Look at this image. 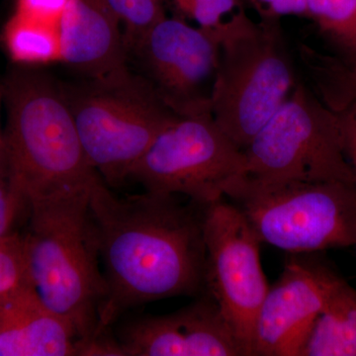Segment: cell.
<instances>
[{
    "instance_id": "484cf974",
    "label": "cell",
    "mask_w": 356,
    "mask_h": 356,
    "mask_svg": "<svg viewBox=\"0 0 356 356\" xmlns=\"http://www.w3.org/2000/svg\"><path fill=\"white\" fill-rule=\"evenodd\" d=\"M2 137L0 136V154H1Z\"/></svg>"
},
{
    "instance_id": "30bf717a",
    "label": "cell",
    "mask_w": 356,
    "mask_h": 356,
    "mask_svg": "<svg viewBox=\"0 0 356 356\" xmlns=\"http://www.w3.org/2000/svg\"><path fill=\"white\" fill-rule=\"evenodd\" d=\"M130 51L156 92L180 117L211 113L219 56L217 27H193L180 18L156 23Z\"/></svg>"
},
{
    "instance_id": "5bb4252c",
    "label": "cell",
    "mask_w": 356,
    "mask_h": 356,
    "mask_svg": "<svg viewBox=\"0 0 356 356\" xmlns=\"http://www.w3.org/2000/svg\"><path fill=\"white\" fill-rule=\"evenodd\" d=\"M79 355L74 330L24 283L0 299V356Z\"/></svg>"
},
{
    "instance_id": "7c38bea8",
    "label": "cell",
    "mask_w": 356,
    "mask_h": 356,
    "mask_svg": "<svg viewBox=\"0 0 356 356\" xmlns=\"http://www.w3.org/2000/svg\"><path fill=\"white\" fill-rule=\"evenodd\" d=\"M114 337L123 356H247L207 293L175 313L123 321Z\"/></svg>"
},
{
    "instance_id": "d4e9b609",
    "label": "cell",
    "mask_w": 356,
    "mask_h": 356,
    "mask_svg": "<svg viewBox=\"0 0 356 356\" xmlns=\"http://www.w3.org/2000/svg\"><path fill=\"white\" fill-rule=\"evenodd\" d=\"M255 2H257V3H262V4H266V6H267V4L269 3V2H270V0H254Z\"/></svg>"
},
{
    "instance_id": "603a6c76",
    "label": "cell",
    "mask_w": 356,
    "mask_h": 356,
    "mask_svg": "<svg viewBox=\"0 0 356 356\" xmlns=\"http://www.w3.org/2000/svg\"><path fill=\"white\" fill-rule=\"evenodd\" d=\"M21 210H26L13 193L6 179L0 177V238L13 234V229Z\"/></svg>"
},
{
    "instance_id": "6da1fadb",
    "label": "cell",
    "mask_w": 356,
    "mask_h": 356,
    "mask_svg": "<svg viewBox=\"0 0 356 356\" xmlns=\"http://www.w3.org/2000/svg\"><path fill=\"white\" fill-rule=\"evenodd\" d=\"M203 208L149 191L119 197L104 180L92 187L89 209L106 285L95 339L136 307L206 294Z\"/></svg>"
},
{
    "instance_id": "e0dca14e",
    "label": "cell",
    "mask_w": 356,
    "mask_h": 356,
    "mask_svg": "<svg viewBox=\"0 0 356 356\" xmlns=\"http://www.w3.org/2000/svg\"><path fill=\"white\" fill-rule=\"evenodd\" d=\"M4 41L11 58L25 65L62 60L58 27L15 13L7 23Z\"/></svg>"
},
{
    "instance_id": "4316f807",
    "label": "cell",
    "mask_w": 356,
    "mask_h": 356,
    "mask_svg": "<svg viewBox=\"0 0 356 356\" xmlns=\"http://www.w3.org/2000/svg\"><path fill=\"white\" fill-rule=\"evenodd\" d=\"M355 247L356 248V245H355Z\"/></svg>"
},
{
    "instance_id": "8fae6325",
    "label": "cell",
    "mask_w": 356,
    "mask_h": 356,
    "mask_svg": "<svg viewBox=\"0 0 356 356\" xmlns=\"http://www.w3.org/2000/svg\"><path fill=\"white\" fill-rule=\"evenodd\" d=\"M337 274L315 259H290L257 313L252 356H301Z\"/></svg>"
},
{
    "instance_id": "ba28073f",
    "label": "cell",
    "mask_w": 356,
    "mask_h": 356,
    "mask_svg": "<svg viewBox=\"0 0 356 356\" xmlns=\"http://www.w3.org/2000/svg\"><path fill=\"white\" fill-rule=\"evenodd\" d=\"M245 175L243 149L212 114L179 117L163 131L138 161L129 179L145 191L186 196L207 206L225 197L234 180Z\"/></svg>"
},
{
    "instance_id": "52a82bcc",
    "label": "cell",
    "mask_w": 356,
    "mask_h": 356,
    "mask_svg": "<svg viewBox=\"0 0 356 356\" xmlns=\"http://www.w3.org/2000/svg\"><path fill=\"white\" fill-rule=\"evenodd\" d=\"M245 175L267 181L355 184L336 112L300 81L243 149Z\"/></svg>"
},
{
    "instance_id": "3957f363",
    "label": "cell",
    "mask_w": 356,
    "mask_h": 356,
    "mask_svg": "<svg viewBox=\"0 0 356 356\" xmlns=\"http://www.w3.org/2000/svg\"><path fill=\"white\" fill-rule=\"evenodd\" d=\"M90 191L32 204L23 236L28 280L74 330L79 355L97 334L106 285L100 268Z\"/></svg>"
},
{
    "instance_id": "7a4b0ae2",
    "label": "cell",
    "mask_w": 356,
    "mask_h": 356,
    "mask_svg": "<svg viewBox=\"0 0 356 356\" xmlns=\"http://www.w3.org/2000/svg\"><path fill=\"white\" fill-rule=\"evenodd\" d=\"M1 154L7 184L30 205L86 193L103 180L89 163L62 86L44 72L15 70L3 88Z\"/></svg>"
},
{
    "instance_id": "5b68a950",
    "label": "cell",
    "mask_w": 356,
    "mask_h": 356,
    "mask_svg": "<svg viewBox=\"0 0 356 356\" xmlns=\"http://www.w3.org/2000/svg\"><path fill=\"white\" fill-rule=\"evenodd\" d=\"M62 89L84 153L109 187L129 179L159 134L180 117L128 67Z\"/></svg>"
},
{
    "instance_id": "ffe728a7",
    "label": "cell",
    "mask_w": 356,
    "mask_h": 356,
    "mask_svg": "<svg viewBox=\"0 0 356 356\" xmlns=\"http://www.w3.org/2000/svg\"><path fill=\"white\" fill-rule=\"evenodd\" d=\"M28 282L23 236L18 234L0 238V299Z\"/></svg>"
},
{
    "instance_id": "44dd1931",
    "label": "cell",
    "mask_w": 356,
    "mask_h": 356,
    "mask_svg": "<svg viewBox=\"0 0 356 356\" xmlns=\"http://www.w3.org/2000/svg\"><path fill=\"white\" fill-rule=\"evenodd\" d=\"M177 8L201 27L214 28L240 7L238 0H173Z\"/></svg>"
},
{
    "instance_id": "9a60e30c",
    "label": "cell",
    "mask_w": 356,
    "mask_h": 356,
    "mask_svg": "<svg viewBox=\"0 0 356 356\" xmlns=\"http://www.w3.org/2000/svg\"><path fill=\"white\" fill-rule=\"evenodd\" d=\"M301 356H356V290L339 274L332 281Z\"/></svg>"
},
{
    "instance_id": "cb8c5ba5",
    "label": "cell",
    "mask_w": 356,
    "mask_h": 356,
    "mask_svg": "<svg viewBox=\"0 0 356 356\" xmlns=\"http://www.w3.org/2000/svg\"><path fill=\"white\" fill-rule=\"evenodd\" d=\"M343 136L344 154L351 170L356 185V102L337 111Z\"/></svg>"
},
{
    "instance_id": "4fadbf2b",
    "label": "cell",
    "mask_w": 356,
    "mask_h": 356,
    "mask_svg": "<svg viewBox=\"0 0 356 356\" xmlns=\"http://www.w3.org/2000/svg\"><path fill=\"white\" fill-rule=\"evenodd\" d=\"M120 26L107 0H70L58 24L62 60L89 79L126 69Z\"/></svg>"
},
{
    "instance_id": "d6986e66",
    "label": "cell",
    "mask_w": 356,
    "mask_h": 356,
    "mask_svg": "<svg viewBox=\"0 0 356 356\" xmlns=\"http://www.w3.org/2000/svg\"><path fill=\"white\" fill-rule=\"evenodd\" d=\"M121 26L130 51L156 23L165 17V0H107Z\"/></svg>"
},
{
    "instance_id": "7402d4cb",
    "label": "cell",
    "mask_w": 356,
    "mask_h": 356,
    "mask_svg": "<svg viewBox=\"0 0 356 356\" xmlns=\"http://www.w3.org/2000/svg\"><path fill=\"white\" fill-rule=\"evenodd\" d=\"M70 0H16L15 13L57 26Z\"/></svg>"
},
{
    "instance_id": "8992f818",
    "label": "cell",
    "mask_w": 356,
    "mask_h": 356,
    "mask_svg": "<svg viewBox=\"0 0 356 356\" xmlns=\"http://www.w3.org/2000/svg\"><path fill=\"white\" fill-rule=\"evenodd\" d=\"M225 197L243 213L261 243L289 254L356 245L355 184L243 175L229 185Z\"/></svg>"
},
{
    "instance_id": "9c48e42d",
    "label": "cell",
    "mask_w": 356,
    "mask_h": 356,
    "mask_svg": "<svg viewBox=\"0 0 356 356\" xmlns=\"http://www.w3.org/2000/svg\"><path fill=\"white\" fill-rule=\"evenodd\" d=\"M203 233L206 293L219 306L247 356H252L255 320L269 288L262 270L261 240L226 197L204 206Z\"/></svg>"
},
{
    "instance_id": "277c9868",
    "label": "cell",
    "mask_w": 356,
    "mask_h": 356,
    "mask_svg": "<svg viewBox=\"0 0 356 356\" xmlns=\"http://www.w3.org/2000/svg\"><path fill=\"white\" fill-rule=\"evenodd\" d=\"M280 18L261 13L255 21L238 7L218 26L219 56L211 114L242 149L300 81Z\"/></svg>"
},
{
    "instance_id": "2e32d148",
    "label": "cell",
    "mask_w": 356,
    "mask_h": 356,
    "mask_svg": "<svg viewBox=\"0 0 356 356\" xmlns=\"http://www.w3.org/2000/svg\"><path fill=\"white\" fill-rule=\"evenodd\" d=\"M297 53L309 86L325 106L337 112L356 102V60L325 55L303 43Z\"/></svg>"
},
{
    "instance_id": "ac0fdd59",
    "label": "cell",
    "mask_w": 356,
    "mask_h": 356,
    "mask_svg": "<svg viewBox=\"0 0 356 356\" xmlns=\"http://www.w3.org/2000/svg\"><path fill=\"white\" fill-rule=\"evenodd\" d=\"M308 15L346 56L356 60V0H307Z\"/></svg>"
}]
</instances>
